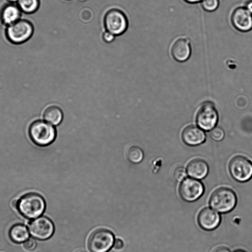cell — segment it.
Returning <instances> with one entry per match:
<instances>
[{
	"instance_id": "cell-6",
	"label": "cell",
	"mask_w": 252,
	"mask_h": 252,
	"mask_svg": "<svg viewBox=\"0 0 252 252\" xmlns=\"http://www.w3.org/2000/svg\"><path fill=\"white\" fill-rule=\"evenodd\" d=\"M228 169L231 176L239 182H245L252 178V163L244 156L233 157L229 162Z\"/></svg>"
},
{
	"instance_id": "cell-11",
	"label": "cell",
	"mask_w": 252,
	"mask_h": 252,
	"mask_svg": "<svg viewBox=\"0 0 252 252\" xmlns=\"http://www.w3.org/2000/svg\"><path fill=\"white\" fill-rule=\"evenodd\" d=\"M252 13L246 7L236 8L231 16L233 27L238 31L246 32L252 29Z\"/></svg>"
},
{
	"instance_id": "cell-1",
	"label": "cell",
	"mask_w": 252,
	"mask_h": 252,
	"mask_svg": "<svg viewBox=\"0 0 252 252\" xmlns=\"http://www.w3.org/2000/svg\"><path fill=\"white\" fill-rule=\"evenodd\" d=\"M17 208L24 217L31 219H35L44 211L45 202L40 195L33 192L29 193L18 200Z\"/></svg>"
},
{
	"instance_id": "cell-12",
	"label": "cell",
	"mask_w": 252,
	"mask_h": 252,
	"mask_svg": "<svg viewBox=\"0 0 252 252\" xmlns=\"http://www.w3.org/2000/svg\"><path fill=\"white\" fill-rule=\"evenodd\" d=\"M171 54L173 59L179 62H184L189 58L191 48L189 40L186 37L176 39L171 46Z\"/></svg>"
},
{
	"instance_id": "cell-17",
	"label": "cell",
	"mask_w": 252,
	"mask_h": 252,
	"mask_svg": "<svg viewBox=\"0 0 252 252\" xmlns=\"http://www.w3.org/2000/svg\"><path fill=\"white\" fill-rule=\"evenodd\" d=\"M63 116L61 109L56 105H51L47 107L43 113L44 119L53 125L59 124L62 120Z\"/></svg>"
},
{
	"instance_id": "cell-3",
	"label": "cell",
	"mask_w": 252,
	"mask_h": 252,
	"mask_svg": "<svg viewBox=\"0 0 252 252\" xmlns=\"http://www.w3.org/2000/svg\"><path fill=\"white\" fill-rule=\"evenodd\" d=\"M29 136L32 141L40 146H47L56 138L55 128L49 123L41 120L32 122L29 127Z\"/></svg>"
},
{
	"instance_id": "cell-8",
	"label": "cell",
	"mask_w": 252,
	"mask_h": 252,
	"mask_svg": "<svg viewBox=\"0 0 252 252\" xmlns=\"http://www.w3.org/2000/svg\"><path fill=\"white\" fill-rule=\"evenodd\" d=\"M218 119V111L214 104L211 101H205L202 104L198 111L196 122L201 129L209 131L215 127Z\"/></svg>"
},
{
	"instance_id": "cell-15",
	"label": "cell",
	"mask_w": 252,
	"mask_h": 252,
	"mask_svg": "<svg viewBox=\"0 0 252 252\" xmlns=\"http://www.w3.org/2000/svg\"><path fill=\"white\" fill-rule=\"evenodd\" d=\"M187 171L190 177L200 180L207 175L209 172V166L204 160L195 158L188 163Z\"/></svg>"
},
{
	"instance_id": "cell-10",
	"label": "cell",
	"mask_w": 252,
	"mask_h": 252,
	"mask_svg": "<svg viewBox=\"0 0 252 252\" xmlns=\"http://www.w3.org/2000/svg\"><path fill=\"white\" fill-rule=\"evenodd\" d=\"M29 230L34 238L44 240L52 236L54 231V226L49 219L40 217L30 222Z\"/></svg>"
},
{
	"instance_id": "cell-16",
	"label": "cell",
	"mask_w": 252,
	"mask_h": 252,
	"mask_svg": "<svg viewBox=\"0 0 252 252\" xmlns=\"http://www.w3.org/2000/svg\"><path fill=\"white\" fill-rule=\"evenodd\" d=\"M21 12L17 5L12 3L7 4L0 11V21L8 26L20 19Z\"/></svg>"
},
{
	"instance_id": "cell-4",
	"label": "cell",
	"mask_w": 252,
	"mask_h": 252,
	"mask_svg": "<svg viewBox=\"0 0 252 252\" xmlns=\"http://www.w3.org/2000/svg\"><path fill=\"white\" fill-rule=\"evenodd\" d=\"M33 32L34 27L30 21L26 19H19L7 26L5 36L10 42L20 44L30 39Z\"/></svg>"
},
{
	"instance_id": "cell-2",
	"label": "cell",
	"mask_w": 252,
	"mask_h": 252,
	"mask_svg": "<svg viewBox=\"0 0 252 252\" xmlns=\"http://www.w3.org/2000/svg\"><path fill=\"white\" fill-rule=\"evenodd\" d=\"M237 196L230 189L222 187L216 189L212 194L209 204L215 211L221 213H227L236 206Z\"/></svg>"
},
{
	"instance_id": "cell-5",
	"label": "cell",
	"mask_w": 252,
	"mask_h": 252,
	"mask_svg": "<svg viewBox=\"0 0 252 252\" xmlns=\"http://www.w3.org/2000/svg\"><path fill=\"white\" fill-rule=\"evenodd\" d=\"M114 242V235L112 232L100 228L91 233L88 241V247L91 252H108Z\"/></svg>"
},
{
	"instance_id": "cell-30",
	"label": "cell",
	"mask_w": 252,
	"mask_h": 252,
	"mask_svg": "<svg viewBox=\"0 0 252 252\" xmlns=\"http://www.w3.org/2000/svg\"><path fill=\"white\" fill-rule=\"evenodd\" d=\"M7 1H8V2H9L10 3H13V2H17V1L18 0H6Z\"/></svg>"
},
{
	"instance_id": "cell-9",
	"label": "cell",
	"mask_w": 252,
	"mask_h": 252,
	"mask_svg": "<svg viewBox=\"0 0 252 252\" xmlns=\"http://www.w3.org/2000/svg\"><path fill=\"white\" fill-rule=\"evenodd\" d=\"M204 190V185L200 181L188 178L180 184L179 192L185 201L193 202L203 195Z\"/></svg>"
},
{
	"instance_id": "cell-19",
	"label": "cell",
	"mask_w": 252,
	"mask_h": 252,
	"mask_svg": "<svg viewBox=\"0 0 252 252\" xmlns=\"http://www.w3.org/2000/svg\"><path fill=\"white\" fill-rule=\"evenodd\" d=\"M17 5L22 12L26 14H32L38 9L40 5V0H18Z\"/></svg>"
},
{
	"instance_id": "cell-21",
	"label": "cell",
	"mask_w": 252,
	"mask_h": 252,
	"mask_svg": "<svg viewBox=\"0 0 252 252\" xmlns=\"http://www.w3.org/2000/svg\"><path fill=\"white\" fill-rule=\"evenodd\" d=\"M219 0H203L201 1L202 8L207 11L212 12L216 10L219 7Z\"/></svg>"
},
{
	"instance_id": "cell-29",
	"label": "cell",
	"mask_w": 252,
	"mask_h": 252,
	"mask_svg": "<svg viewBox=\"0 0 252 252\" xmlns=\"http://www.w3.org/2000/svg\"><path fill=\"white\" fill-rule=\"evenodd\" d=\"M186 2L189 3H196L199 2H201L203 0H184Z\"/></svg>"
},
{
	"instance_id": "cell-22",
	"label": "cell",
	"mask_w": 252,
	"mask_h": 252,
	"mask_svg": "<svg viewBox=\"0 0 252 252\" xmlns=\"http://www.w3.org/2000/svg\"><path fill=\"white\" fill-rule=\"evenodd\" d=\"M210 135L213 140L216 141H220L224 137V132L222 128L217 126L211 130Z\"/></svg>"
},
{
	"instance_id": "cell-20",
	"label": "cell",
	"mask_w": 252,
	"mask_h": 252,
	"mask_svg": "<svg viewBox=\"0 0 252 252\" xmlns=\"http://www.w3.org/2000/svg\"><path fill=\"white\" fill-rule=\"evenodd\" d=\"M127 159L133 163H138L142 160L144 154L141 148L137 146L130 147L127 152Z\"/></svg>"
},
{
	"instance_id": "cell-7",
	"label": "cell",
	"mask_w": 252,
	"mask_h": 252,
	"mask_svg": "<svg viewBox=\"0 0 252 252\" xmlns=\"http://www.w3.org/2000/svg\"><path fill=\"white\" fill-rule=\"evenodd\" d=\"M104 24L107 32L115 35H119L126 31L128 27V21L122 11L113 8L109 10L105 14Z\"/></svg>"
},
{
	"instance_id": "cell-32",
	"label": "cell",
	"mask_w": 252,
	"mask_h": 252,
	"mask_svg": "<svg viewBox=\"0 0 252 252\" xmlns=\"http://www.w3.org/2000/svg\"><path fill=\"white\" fill-rule=\"evenodd\" d=\"M76 252H86L83 251H79Z\"/></svg>"
},
{
	"instance_id": "cell-25",
	"label": "cell",
	"mask_w": 252,
	"mask_h": 252,
	"mask_svg": "<svg viewBox=\"0 0 252 252\" xmlns=\"http://www.w3.org/2000/svg\"><path fill=\"white\" fill-rule=\"evenodd\" d=\"M102 38L106 43H109L113 41L115 39V35L109 32H105L102 35Z\"/></svg>"
},
{
	"instance_id": "cell-27",
	"label": "cell",
	"mask_w": 252,
	"mask_h": 252,
	"mask_svg": "<svg viewBox=\"0 0 252 252\" xmlns=\"http://www.w3.org/2000/svg\"><path fill=\"white\" fill-rule=\"evenodd\" d=\"M214 252H230V251L226 247H221L217 248Z\"/></svg>"
},
{
	"instance_id": "cell-33",
	"label": "cell",
	"mask_w": 252,
	"mask_h": 252,
	"mask_svg": "<svg viewBox=\"0 0 252 252\" xmlns=\"http://www.w3.org/2000/svg\"><path fill=\"white\" fill-rule=\"evenodd\" d=\"M80 0V1H85V0Z\"/></svg>"
},
{
	"instance_id": "cell-18",
	"label": "cell",
	"mask_w": 252,
	"mask_h": 252,
	"mask_svg": "<svg viewBox=\"0 0 252 252\" xmlns=\"http://www.w3.org/2000/svg\"><path fill=\"white\" fill-rule=\"evenodd\" d=\"M9 234L11 240L17 243L25 241L29 236V233L27 227L21 224L13 225L10 228Z\"/></svg>"
},
{
	"instance_id": "cell-13",
	"label": "cell",
	"mask_w": 252,
	"mask_h": 252,
	"mask_svg": "<svg viewBox=\"0 0 252 252\" xmlns=\"http://www.w3.org/2000/svg\"><path fill=\"white\" fill-rule=\"evenodd\" d=\"M199 226L206 230H211L218 226L220 221V215L209 208L202 209L197 218Z\"/></svg>"
},
{
	"instance_id": "cell-31",
	"label": "cell",
	"mask_w": 252,
	"mask_h": 252,
	"mask_svg": "<svg viewBox=\"0 0 252 252\" xmlns=\"http://www.w3.org/2000/svg\"><path fill=\"white\" fill-rule=\"evenodd\" d=\"M235 252H245L242 251V250H238V251H235Z\"/></svg>"
},
{
	"instance_id": "cell-23",
	"label": "cell",
	"mask_w": 252,
	"mask_h": 252,
	"mask_svg": "<svg viewBox=\"0 0 252 252\" xmlns=\"http://www.w3.org/2000/svg\"><path fill=\"white\" fill-rule=\"evenodd\" d=\"M187 172L184 167L179 166L177 167L174 172V178L178 182L182 181L186 178Z\"/></svg>"
},
{
	"instance_id": "cell-28",
	"label": "cell",
	"mask_w": 252,
	"mask_h": 252,
	"mask_svg": "<svg viewBox=\"0 0 252 252\" xmlns=\"http://www.w3.org/2000/svg\"><path fill=\"white\" fill-rule=\"evenodd\" d=\"M246 8L252 13V0L248 1L246 4Z\"/></svg>"
},
{
	"instance_id": "cell-24",
	"label": "cell",
	"mask_w": 252,
	"mask_h": 252,
	"mask_svg": "<svg viewBox=\"0 0 252 252\" xmlns=\"http://www.w3.org/2000/svg\"><path fill=\"white\" fill-rule=\"evenodd\" d=\"M23 246L27 250L32 251L35 249L36 244L34 239L29 238L25 241Z\"/></svg>"
},
{
	"instance_id": "cell-26",
	"label": "cell",
	"mask_w": 252,
	"mask_h": 252,
	"mask_svg": "<svg viewBox=\"0 0 252 252\" xmlns=\"http://www.w3.org/2000/svg\"><path fill=\"white\" fill-rule=\"evenodd\" d=\"M124 246V242L120 239H117L115 240L114 243V247L115 249H121Z\"/></svg>"
},
{
	"instance_id": "cell-14",
	"label": "cell",
	"mask_w": 252,
	"mask_h": 252,
	"mask_svg": "<svg viewBox=\"0 0 252 252\" xmlns=\"http://www.w3.org/2000/svg\"><path fill=\"white\" fill-rule=\"evenodd\" d=\"M182 139L186 145L195 146L205 141L206 135L200 127L190 125L185 127L183 130Z\"/></svg>"
}]
</instances>
